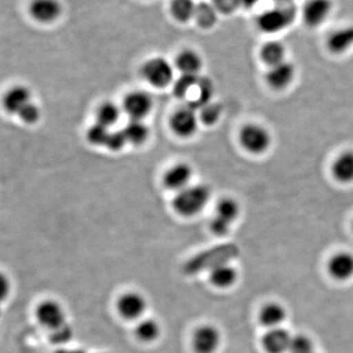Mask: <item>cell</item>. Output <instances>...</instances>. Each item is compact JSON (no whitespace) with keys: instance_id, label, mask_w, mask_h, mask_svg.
Returning a JSON list of instances; mask_svg holds the SVG:
<instances>
[{"instance_id":"41","label":"cell","mask_w":353,"mask_h":353,"mask_svg":"<svg viewBox=\"0 0 353 353\" xmlns=\"http://www.w3.org/2000/svg\"><path fill=\"white\" fill-rule=\"evenodd\" d=\"M0 313H1V308H0Z\"/></svg>"},{"instance_id":"27","label":"cell","mask_w":353,"mask_h":353,"mask_svg":"<svg viewBox=\"0 0 353 353\" xmlns=\"http://www.w3.org/2000/svg\"><path fill=\"white\" fill-rule=\"evenodd\" d=\"M121 108L112 101H105L99 105L97 111V122L111 128L120 119Z\"/></svg>"},{"instance_id":"29","label":"cell","mask_w":353,"mask_h":353,"mask_svg":"<svg viewBox=\"0 0 353 353\" xmlns=\"http://www.w3.org/2000/svg\"><path fill=\"white\" fill-rule=\"evenodd\" d=\"M194 18L196 20L197 24L208 29L215 24L216 20H217V10L212 4H196Z\"/></svg>"},{"instance_id":"32","label":"cell","mask_w":353,"mask_h":353,"mask_svg":"<svg viewBox=\"0 0 353 353\" xmlns=\"http://www.w3.org/2000/svg\"><path fill=\"white\" fill-rule=\"evenodd\" d=\"M289 352L290 353H314L312 341L308 336L303 334L292 336Z\"/></svg>"},{"instance_id":"1","label":"cell","mask_w":353,"mask_h":353,"mask_svg":"<svg viewBox=\"0 0 353 353\" xmlns=\"http://www.w3.org/2000/svg\"><path fill=\"white\" fill-rule=\"evenodd\" d=\"M210 194V190L206 185H190L176 192L173 208L178 214L183 217H192L199 214L208 205Z\"/></svg>"},{"instance_id":"31","label":"cell","mask_w":353,"mask_h":353,"mask_svg":"<svg viewBox=\"0 0 353 353\" xmlns=\"http://www.w3.org/2000/svg\"><path fill=\"white\" fill-rule=\"evenodd\" d=\"M199 110H201L199 119H201L202 122L205 123L206 125L214 124V123L219 120L221 113H222V108H221L220 104L213 101L205 104V105L199 109Z\"/></svg>"},{"instance_id":"14","label":"cell","mask_w":353,"mask_h":353,"mask_svg":"<svg viewBox=\"0 0 353 353\" xmlns=\"http://www.w3.org/2000/svg\"><path fill=\"white\" fill-rule=\"evenodd\" d=\"M294 75H296V69L294 65L285 60L282 63L269 67L266 81L274 90H284L292 83Z\"/></svg>"},{"instance_id":"30","label":"cell","mask_w":353,"mask_h":353,"mask_svg":"<svg viewBox=\"0 0 353 353\" xmlns=\"http://www.w3.org/2000/svg\"><path fill=\"white\" fill-rule=\"evenodd\" d=\"M110 132V128L103 126L97 122L88 130L87 138L92 145L105 146Z\"/></svg>"},{"instance_id":"38","label":"cell","mask_w":353,"mask_h":353,"mask_svg":"<svg viewBox=\"0 0 353 353\" xmlns=\"http://www.w3.org/2000/svg\"><path fill=\"white\" fill-rule=\"evenodd\" d=\"M11 284L6 274L0 272V303L6 301L7 296L10 294Z\"/></svg>"},{"instance_id":"6","label":"cell","mask_w":353,"mask_h":353,"mask_svg":"<svg viewBox=\"0 0 353 353\" xmlns=\"http://www.w3.org/2000/svg\"><path fill=\"white\" fill-rule=\"evenodd\" d=\"M141 75L153 87L165 88L173 81L174 70L168 60L163 57H154L143 64Z\"/></svg>"},{"instance_id":"5","label":"cell","mask_w":353,"mask_h":353,"mask_svg":"<svg viewBox=\"0 0 353 353\" xmlns=\"http://www.w3.org/2000/svg\"><path fill=\"white\" fill-rule=\"evenodd\" d=\"M222 343L220 330L212 324H201L194 329L190 345L194 353H216Z\"/></svg>"},{"instance_id":"25","label":"cell","mask_w":353,"mask_h":353,"mask_svg":"<svg viewBox=\"0 0 353 353\" xmlns=\"http://www.w3.org/2000/svg\"><path fill=\"white\" fill-rule=\"evenodd\" d=\"M260 55L265 64L268 65L269 67L275 66L285 60V46L280 41H268L262 46Z\"/></svg>"},{"instance_id":"22","label":"cell","mask_w":353,"mask_h":353,"mask_svg":"<svg viewBox=\"0 0 353 353\" xmlns=\"http://www.w3.org/2000/svg\"><path fill=\"white\" fill-rule=\"evenodd\" d=\"M176 66L182 75H199L202 59L199 53L192 50H185L176 58Z\"/></svg>"},{"instance_id":"37","label":"cell","mask_w":353,"mask_h":353,"mask_svg":"<svg viewBox=\"0 0 353 353\" xmlns=\"http://www.w3.org/2000/svg\"><path fill=\"white\" fill-rule=\"evenodd\" d=\"M211 4L221 13L230 14L241 6L240 0H211Z\"/></svg>"},{"instance_id":"19","label":"cell","mask_w":353,"mask_h":353,"mask_svg":"<svg viewBox=\"0 0 353 353\" xmlns=\"http://www.w3.org/2000/svg\"><path fill=\"white\" fill-rule=\"evenodd\" d=\"M327 48L336 54L345 52L353 48V26L340 28L329 34Z\"/></svg>"},{"instance_id":"24","label":"cell","mask_w":353,"mask_h":353,"mask_svg":"<svg viewBox=\"0 0 353 353\" xmlns=\"http://www.w3.org/2000/svg\"><path fill=\"white\" fill-rule=\"evenodd\" d=\"M122 131L124 132L127 143L132 145H143L150 137V129L143 120H130Z\"/></svg>"},{"instance_id":"10","label":"cell","mask_w":353,"mask_h":353,"mask_svg":"<svg viewBox=\"0 0 353 353\" xmlns=\"http://www.w3.org/2000/svg\"><path fill=\"white\" fill-rule=\"evenodd\" d=\"M332 10V0H306L303 7V19L308 27L317 28L328 19Z\"/></svg>"},{"instance_id":"3","label":"cell","mask_w":353,"mask_h":353,"mask_svg":"<svg viewBox=\"0 0 353 353\" xmlns=\"http://www.w3.org/2000/svg\"><path fill=\"white\" fill-rule=\"evenodd\" d=\"M148 301L141 292L128 290L123 292L116 301V310L127 321H139L145 317Z\"/></svg>"},{"instance_id":"28","label":"cell","mask_w":353,"mask_h":353,"mask_svg":"<svg viewBox=\"0 0 353 353\" xmlns=\"http://www.w3.org/2000/svg\"><path fill=\"white\" fill-rule=\"evenodd\" d=\"M170 9L176 20L187 22L194 17L196 4L194 0H172Z\"/></svg>"},{"instance_id":"33","label":"cell","mask_w":353,"mask_h":353,"mask_svg":"<svg viewBox=\"0 0 353 353\" xmlns=\"http://www.w3.org/2000/svg\"><path fill=\"white\" fill-rule=\"evenodd\" d=\"M199 75H182L174 85V94L180 99H185L190 88L196 82Z\"/></svg>"},{"instance_id":"9","label":"cell","mask_w":353,"mask_h":353,"mask_svg":"<svg viewBox=\"0 0 353 353\" xmlns=\"http://www.w3.org/2000/svg\"><path fill=\"white\" fill-rule=\"evenodd\" d=\"M153 101L152 97L143 90H134L125 97L123 110L130 119L143 120L152 111Z\"/></svg>"},{"instance_id":"23","label":"cell","mask_w":353,"mask_h":353,"mask_svg":"<svg viewBox=\"0 0 353 353\" xmlns=\"http://www.w3.org/2000/svg\"><path fill=\"white\" fill-rule=\"evenodd\" d=\"M287 316L285 308L281 304L271 303L266 304L260 311V322L269 328H279Z\"/></svg>"},{"instance_id":"13","label":"cell","mask_w":353,"mask_h":353,"mask_svg":"<svg viewBox=\"0 0 353 353\" xmlns=\"http://www.w3.org/2000/svg\"><path fill=\"white\" fill-rule=\"evenodd\" d=\"M192 178V167L189 164L181 162L173 165L166 171L163 176V183L167 189L178 192L189 187Z\"/></svg>"},{"instance_id":"11","label":"cell","mask_w":353,"mask_h":353,"mask_svg":"<svg viewBox=\"0 0 353 353\" xmlns=\"http://www.w3.org/2000/svg\"><path fill=\"white\" fill-rule=\"evenodd\" d=\"M62 10L59 0H32L29 4L30 15L41 24L54 22L61 16Z\"/></svg>"},{"instance_id":"7","label":"cell","mask_w":353,"mask_h":353,"mask_svg":"<svg viewBox=\"0 0 353 353\" xmlns=\"http://www.w3.org/2000/svg\"><path fill=\"white\" fill-rule=\"evenodd\" d=\"M36 317L39 324L50 332L68 324L66 311L62 304L54 299H46L37 306Z\"/></svg>"},{"instance_id":"2","label":"cell","mask_w":353,"mask_h":353,"mask_svg":"<svg viewBox=\"0 0 353 353\" xmlns=\"http://www.w3.org/2000/svg\"><path fill=\"white\" fill-rule=\"evenodd\" d=\"M296 7L292 4H276L257 16L256 25L265 34H277L289 28L296 20Z\"/></svg>"},{"instance_id":"34","label":"cell","mask_w":353,"mask_h":353,"mask_svg":"<svg viewBox=\"0 0 353 353\" xmlns=\"http://www.w3.org/2000/svg\"><path fill=\"white\" fill-rule=\"evenodd\" d=\"M17 116L26 124H34L41 118V109L32 101Z\"/></svg>"},{"instance_id":"21","label":"cell","mask_w":353,"mask_h":353,"mask_svg":"<svg viewBox=\"0 0 353 353\" xmlns=\"http://www.w3.org/2000/svg\"><path fill=\"white\" fill-rule=\"evenodd\" d=\"M332 172L336 181L341 183L353 182V152L341 153L334 159Z\"/></svg>"},{"instance_id":"8","label":"cell","mask_w":353,"mask_h":353,"mask_svg":"<svg viewBox=\"0 0 353 353\" xmlns=\"http://www.w3.org/2000/svg\"><path fill=\"white\" fill-rule=\"evenodd\" d=\"M196 109L189 105L178 109L172 115L170 126L172 131L176 136L182 138H190L196 134L199 117L197 116Z\"/></svg>"},{"instance_id":"12","label":"cell","mask_w":353,"mask_h":353,"mask_svg":"<svg viewBox=\"0 0 353 353\" xmlns=\"http://www.w3.org/2000/svg\"><path fill=\"white\" fill-rule=\"evenodd\" d=\"M213 92H214V87H213L212 81L199 76L185 97V99L188 101L187 105L199 110L211 101Z\"/></svg>"},{"instance_id":"36","label":"cell","mask_w":353,"mask_h":353,"mask_svg":"<svg viewBox=\"0 0 353 353\" xmlns=\"http://www.w3.org/2000/svg\"><path fill=\"white\" fill-rule=\"evenodd\" d=\"M126 143H128L127 139L125 138L124 132L121 130V131L110 132L105 146L108 150H113V152H118V150H122Z\"/></svg>"},{"instance_id":"17","label":"cell","mask_w":353,"mask_h":353,"mask_svg":"<svg viewBox=\"0 0 353 353\" xmlns=\"http://www.w3.org/2000/svg\"><path fill=\"white\" fill-rule=\"evenodd\" d=\"M328 269L332 277L345 281L353 276V255L348 252L334 254L329 261Z\"/></svg>"},{"instance_id":"35","label":"cell","mask_w":353,"mask_h":353,"mask_svg":"<svg viewBox=\"0 0 353 353\" xmlns=\"http://www.w3.org/2000/svg\"><path fill=\"white\" fill-rule=\"evenodd\" d=\"M73 336V330L69 324L65 325L61 328L54 330L50 332V340L53 343L57 345H62V343H68Z\"/></svg>"},{"instance_id":"4","label":"cell","mask_w":353,"mask_h":353,"mask_svg":"<svg viewBox=\"0 0 353 353\" xmlns=\"http://www.w3.org/2000/svg\"><path fill=\"white\" fill-rule=\"evenodd\" d=\"M241 145L246 152L261 154L268 150L272 143L270 132L259 124H248L240 132Z\"/></svg>"},{"instance_id":"26","label":"cell","mask_w":353,"mask_h":353,"mask_svg":"<svg viewBox=\"0 0 353 353\" xmlns=\"http://www.w3.org/2000/svg\"><path fill=\"white\" fill-rule=\"evenodd\" d=\"M240 215V205L231 197H225L216 206L215 218L231 226Z\"/></svg>"},{"instance_id":"39","label":"cell","mask_w":353,"mask_h":353,"mask_svg":"<svg viewBox=\"0 0 353 353\" xmlns=\"http://www.w3.org/2000/svg\"><path fill=\"white\" fill-rule=\"evenodd\" d=\"M260 2V0H240L241 6L245 8H252V7L256 6Z\"/></svg>"},{"instance_id":"15","label":"cell","mask_w":353,"mask_h":353,"mask_svg":"<svg viewBox=\"0 0 353 353\" xmlns=\"http://www.w3.org/2000/svg\"><path fill=\"white\" fill-rule=\"evenodd\" d=\"M32 101L29 88L24 85H16L4 95L3 105L7 112L18 115Z\"/></svg>"},{"instance_id":"20","label":"cell","mask_w":353,"mask_h":353,"mask_svg":"<svg viewBox=\"0 0 353 353\" xmlns=\"http://www.w3.org/2000/svg\"><path fill=\"white\" fill-rule=\"evenodd\" d=\"M162 333L161 325L154 318L143 317L137 322L134 336L143 343H155Z\"/></svg>"},{"instance_id":"16","label":"cell","mask_w":353,"mask_h":353,"mask_svg":"<svg viewBox=\"0 0 353 353\" xmlns=\"http://www.w3.org/2000/svg\"><path fill=\"white\" fill-rule=\"evenodd\" d=\"M292 336L285 329H270L262 339L263 347L268 353H285L289 352Z\"/></svg>"},{"instance_id":"18","label":"cell","mask_w":353,"mask_h":353,"mask_svg":"<svg viewBox=\"0 0 353 353\" xmlns=\"http://www.w3.org/2000/svg\"><path fill=\"white\" fill-rule=\"evenodd\" d=\"M238 271L229 264H219L212 267L209 273V281L218 289H229L238 280Z\"/></svg>"},{"instance_id":"40","label":"cell","mask_w":353,"mask_h":353,"mask_svg":"<svg viewBox=\"0 0 353 353\" xmlns=\"http://www.w3.org/2000/svg\"><path fill=\"white\" fill-rule=\"evenodd\" d=\"M276 4H292L294 0H273Z\"/></svg>"}]
</instances>
